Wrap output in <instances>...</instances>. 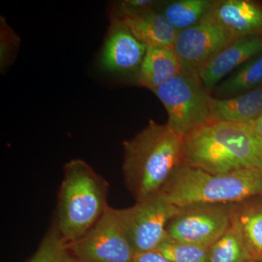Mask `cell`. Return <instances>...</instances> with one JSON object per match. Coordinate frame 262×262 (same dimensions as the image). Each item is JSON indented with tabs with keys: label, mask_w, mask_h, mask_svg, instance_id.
<instances>
[{
	"label": "cell",
	"mask_w": 262,
	"mask_h": 262,
	"mask_svg": "<svg viewBox=\"0 0 262 262\" xmlns=\"http://www.w3.org/2000/svg\"><path fill=\"white\" fill-rule=\"evenodd\" d=\"M159 2L154 0H125L116 3L113 12L139 11L155 8Z\"/></svg>",
	"instance_id": "cell-23"
},
{
	"label": "cell",
	"mask_w": 262,
	"mask_h": 262,
	"mask_svg": "<svg viewBox=\"0 0 262 262\" xmlns=\"http://www.w3.org/2000/svg\"><path fill=\"white\" fill-rule=\"evenodd\" d=\"M160 193L179 208L194 205L231 206L262 196V169L211 173L184 163Z\"/></svg>",
	"instance_id": "cell-3"
},
{
	"label": "cell",
	"mask_w": 262,
	"mask_h": 262,
	"mask_svg": "<svg viewBox=\"0 0 262 262\" xmlns=\"http://www.w3.org/2000/svg\"><path fill=\"white\" fill-rule=\"evenodd\" d=\"M253 127L256 136L262 142V115L253 124Z\"/></svg>",
	"instance_id": "cell-25"
},
{
	"label": "cell",
	"mask_w": 262,
	"mask_h": 262,
	"mask_svg": "<svg viewBox=\"0 0 262 262\" xmlns=\"http://www.w3.org/2000/svg\"><path fill=\"white\" fill-rule=\"evenodd\" d=\"M63 173L56 226L70 245L87 233L108 208V184L80 159L66 164Z\"/></svg>",
	"instance_id": "cell-4"
},
{
	"label": "cell",
	"mask_w": 262,
	"mask_h": 262,
	"mask_svg": "<svg viewBox=\"0 0 262 262\" xmlns=\"http://www.w3.org/2000/svg\"><path fill=\"white\" fill-rule=\"evenodd\" d=\"M168 113L167 125L183 139L213 121L210 96L199 75L182 72L152 91Z\"/></svg>",
	"instance_id": "cell-5"
},
{
	"label": "cell",
	"mask_w": 262,
	"mask_h": 262,
	"mask_svg": "<svg viewBox=\"0 0 262 262\" xmlns=\"http://www.w3.org/2000/svg\"><path fill=\"white\" fill-rule=\"evenodd\" d=\"M248 262H262V260L252 259V258H251Z\"/></svg>",
	"instance_id": "cell-26"
},
{
	"label": "cell",
	"mask_w": 262,
	"mask_h": 262,
	"mask_svg": "<svg viewBox=\"0 0 262 262\" xmlns=\"http://www.w3.org/2000/svg\"><path fill=\"white\" fill-rule=\"evenodd\" d=\"M133 262H171L164 258L158 251L138 253L134 255Z\"/></svg>",
	"instance_id": "cell-24"
},
{
	"label": "cell",
	"mask_w": 262,
	"mask_h": 262,
	"mask_svg": "<svg viewBox=\"0 0 262 262\" xmlns=\"http://www.w3.org/2000/svg\"><path fill=\"white\" fill-rule=\"evenodd\" d=\"M262 54V35L236 38L199 72L205 89L211 91L224 77Z\"/></svg>",
	"instance_id": "cell-11"
},
{
	"label": "cell",
	"mask_w": 262,
	"mask_h": 262,
	"mask_svg": "<svg viewBox=\"0 0 262 262\" xmlns=\"http://www.w3.org/2000/svg\"><path fill=\"white\" fill-rule=\"evenodd\" d=\"M210 248L167 237L156 251L171 262H209Z\"/></svg>",
	"instance_id": "cell-20"
},
{
	"label": "cell",
	"mask_w": 262,
	"mask_h": 262,
	"mask_svg": "<svg viewBox=\"0 0 262 262\" xmlns=\"http://www.w3.org/2000/svg\"><path fill=\"white\" fill-rule=\"evenodd\" d=\"M179 208L161 194L118 209L119 215L135 254L155 251L168 237L167 226Z\"/></svg>",
	"instance_id": "cell-6"
},
{
	"label": "cell",
	"mask_w": 262,
	"mask_h": 262,
	"mask_svg": "<svg viewBox=\"0 0 262 262\" xmlns=\"http://www.w3.org/2000/svg\"><path fill=\"white\" fill-rule=\"evenodd\" d=\"M210 113L215 121L253 124L262 115V85L233 97H210Z\"/></svg>",
	"instance_id": "cell-15"
},
{
	"label": "cell",
	"mask_w": 262,
	"mask_h": 262,
	"mask_svg": "<svg viewBox=\"0 0 262 262\" xmlns=\"http://www.w3.org/2000/svg\"><path fill=\"white\" fill-rule=\"evenodd\" d=\"M67 262H74V261H71V259H70V260H69L68 261H67ZM77 262H81V261H77Z\"/></svg>",
	"instance_id": "cell-27"
},
{
	"label": "cell",
	"mask_w": 262,
	"mask_h": 262,
	"mask_svg": "<svg viewBox=\"0 0 262 262\" xmlns=\"http://www.w3.org/2000/svg\"><path fill=\"white\" fill-rule=\"evenodd\" d=\"M81 262H133L134 250L118 209L108 206L101 218L81 238L69 245Z\"/></svg>",
	"instance_id": "cell-7"
},
{
	"label": "cell",
	"mask_w": 262,
	"mask_h": 262,
	"mask_svg": "<svg viewBox=\"0 0 262 262\" xmlns=\"http://www.w3.org/2000/svg\"><path fill=\"white\" fill-rule=\"evenodd\" d=\"M231 215L250 256L262 260V196L232 205Z\"/></svg>",
	"instance_id": "cell-16"
},
{
	"label": "cell",
	"mask_w": 262,
	"mask_h": 262,
	"mask_svg": "<svg viewBox=\"0 0 262 262\" xmlns=\"http://www.w3.org/2000/svg\"><path fill=\"white\" fill-rule=\"evenodd\" d=\"M68 250L69 245L56 225L48 231L37 251L28 262H67L70 259Z\"/></svg>",
	"instance_id": "cell-21"
},
{
	"label": "cell",
	"mask_w": 262,
	"mask_h": 262,
	"mask_svg": "<svg viewBox=\"0 0 262 262\" xmlns=\"http://www.w3.org/2000/svg\"><path fill=\"white\" fill-rule=\"evenodd\" d=\"M236 38L206 15L199 23L178 32L173 48L182 70L199 75L200 71Z\"/></svg>",
	"instance_id": "cell-9"
},
{
	"label": "cell",
	"mask_w": 262,
	"mask_h": 262,
	"mask_svg": "<svg viewBox=\"0 0 262 262\" xmlns=\"http://www.w3.org/2000/svg\"><path fill=\"white\" fill-rule=\"evenodd\" d=\"M214 3L213 0H177L164 3L159 2L156 9L179 32L199 23Z\"/></svg>",
	"instance_id": "cell-17"
},
{
	"label": "cell",
	"mask_w": 262,
	"mask_h": 262,
	"mask_svg": "<svg viewBox=\"0 0 262 262\" xmlns=\"http://www.w3.org/2000/svg\"><path fill=\"white\" fill-rule=\"evenodd\" d=\"M184 160L211 173L262 169V142L253 124L212 121L184 138Z\"/></svg>",
	"instance_id": "cell-2"
},
{
	"label": "cell",
	"mask_w": 262,
	"mask_h": 262,
	"mask_svg": "<svg viewBox=\"0 0 262 262\" xmlns=\"http://www.w3.org/2000/svg\"><path fill=\"white\" fill-rule=\"evenodd\" d=\"M181 72L182 66L173 46H149L134 80L153 91Z\"/></svg>",
	"instance_id": "cell-14"
},
{
	"label": "cell",
	"mask_w": 262,
	"mask_h": 262,
	"mask_svg": "<svg viewBox=\"0 0 262 262\" xmlns=\"http://www.w3.org/2000/svg\"><path fill=\"white\" fill-rule=\"evenodd\" d=\"M206 16L236 37L262 35V4L252 0L215 1Z\"/></svg>",
	"instance_id": "cell-12"
},
{
	"label": "cell",
	"mask_w": 262,
	"mask_h": 262,
	"mask_svg": "<svg viewBox=\"0 0 262 262\" xmlns=\"http://www.w3.org/2000/svg\"><path fill=\"white\" fill-rule=\"evenodd\" d=\"M148 46L138 40L120 18L112 15L99 63L102 70L119 76H134L139 72Z\"/></svg>",
	"instance_id": "cell-10"
},
{
	"label": "cell",
	"mask_w": 262,
	"mask_h": 262,
	"mask_svg": "<svg viewBox=\"0 0 262 262\" xmlns=\"http://www.w3.org/2000/svg\"><path fill=\"white\" fill-rule=\"evenodd\" d=\"M134 34L149 46H173L178 32L156 7L139 11L113 12Z\"/></svg>",
	"instance_id": "cell-13"
},
{
	"label": "cell",
	"mask_w": 262,
	"mask_h": 262,
	"mask_svg": "<svg viewBox=\"0 0 262 262\" xmlns=\"http://www.w3.org/2000/svg\"><path fill=\"white\" fill-rule=\"evenodd\" d=\"M0 67L3 72L14 61L20 46V38L3 16L0 21Z\"/></svg>",
	"instance_id": "cell-22"
},
{
	"label": "cell",
	"mask_w": 262,
	"mask_h": 262,
	"mask_svg": "<svg viewBox=\"0 0 262 262\" xmlns=\"http://www.w3.org/2000/svg\"><path fill=\"white\" fill-rule=\"evenodd\" d=\"M251 259L233 223L210 248L209 262H248Z\"/></svg>",
	"instance_id": "cell-19"
},
{
	"label": "cell",
	"mask_w": 262,
	"mask_h": 262,
	"mask_svg": "<svg viewBox=\"0 0 262 262\" xmlns=\"http://www.w3.org/2000/svg\"><path fill=\"white\" fill-rule=\"evenodd\" d=\"M125 185L136 203L156 195L184 160V139L167 124L150 120L142 130L123 142Z\"/></svg>",
	"instance_id": "cell-1"
},
{
	"label": "cell",
	"mask_w": 262,
	"mask_h": 262,
	"mask_svg": "<svg viewBox=\"0 0 262 262\" xmlns=\"http://www.w3.org/2000/svg\"><path fill=\"white\" fill-rule=\"evenodd\" d=\"M262 84V54L241 66L232 75L215 89L220 98L233 97L245 94Z\"/></svg>",
	"instance_id": "cell-18"
},
{
	"label": "cell",
	"mask_w": 262,
	"mask_h": 262,
	"mask_svg": "<svg viewBox=\"0 0 262 262\" xmlns=\"http://www.w3.org/2000/svg\"><path fill=\"white\" fill-rule=\"evenodd\" d=\"M231 206L194 205L179 208L167 226L170 239L211 247L232 224Z\"/></svg>",
	"instance_id": "cell-8"
}]
</instances>
